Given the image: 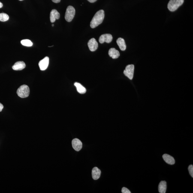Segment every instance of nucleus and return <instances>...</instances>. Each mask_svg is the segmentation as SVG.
Segmentation results:
<instances>
[{
  "label": "nucleus",
  "instance_id": "1",
  "mask_svg": "<svg viewBox=\"0 0 193 193\" xmlns=\"http://www.w3.org/2000/svg\"><path fill=\"white\" fill-rule=\"evenodd\" d=\"M104 18V12L103 10H100L95 13L92 20L91 21V28H94L96 27L102 23Z\"/></svg>",
  "mask_w": 193,
  "mask_h": 193
},
{
  "label": "nucleus",
  "instance_id": "2",
  "mask_svg": "<svg viewBox=\"0 0 193 193\" xmlns=\"http://www.w3.org/2000/svg\"><path fill=\"white\" fill-rule=\"evenodd\" d=\"M16 93L18 96L20 98H26L29 95L30 89L29 87L26 85H22L18 89Z\"/></svg>",
  "mask_w": 193,
  "mask_h": 193
},
{
  "label": "nucleus",
  "instance_id": "3",
  "mask_svg": "<svg viewBox=\"0 0 193 193\" xmlns=\"http://www.w3.org/2000/svg\"><path fill=\"white\" fill-rule=\"evenodd\" d=\"M184 0H170L168 4V8L171 12L175 11L183 4Z\"/></svg>",
  "mask_w": 193,
  "mask_h": 193
},
{
  "label": "nucleus",
  "instance_id": "4",
  "mask_svg": "<svg viewBox=\"0 0 193 193\" xmlns=\"http://www.w3.org/2000/svg\"><path fill=\"white\" fill-rule=\"evenodd\" d=\"M76 10L72 6H69L66 11L65 16V20L68 22L72 21L75 15Z\"/></svg>",
  "mask_w": 193,
  "mask_h": 193
},
{
  "label": "nucleus",
  "instance_id": "5",
  "mask_svg": "<svg viewBox=\"0 0 193 193\" xmlns=\"http://www.w3.org/2000/svg\"><path fill=\"white\" fill-rule=\"evenodd\" d=\"M134 67L133 64H130L127 66L123 72L124 74L130 80H132L134 77Z\"/></svg>",
  "mask_w": 193,
  "mask_h": 193
},
{
  "label": "nucleus",
  "instance_id": "6",
  "mask_svg": "<svg viewBox=\"0 0 193 193\" xmlns=\"http://www.w3.org/2000/svg\"><path fill=\"white\" fill-rule=\"evenodd\" d=\"M113 39V37L112 35L110 34H102L100 37L99 41L100 43H104L105 42L107 43L111 42Z\"/></svg>",
  "mask_w": 193,
  "mask_h": 193
},
{
  "label": "nucleus",
  "instance_id": "7",
  "mask_svg": "<svg viewBox=\"0 0 193 193\" xmlns=\"http://www.w3.org/2000/svg\"><path fill=\"white\" fill-rule=\"evenodd\" d=\"M49 63V58L46 57L43 59L41 60L39 63L38 65L40 70L44 71L47 69Z\"/></svg>",
  "mask_w": 193,
  "mask_h": 193
},
{
  "label": "nucleus",
  "instance_id": "8",
  "mask_svg": "<svg viewBox=\"0 0 193 193\" xmlns=\"http://www.w3.org/2000/svg\"><path fill=\"white\" fill-rule=\"evenodd\" d=\"M88 46L91 51L94 52L98 48V43L95 38H92L88 42Z\"/></svg>",
  "mask_w": 193,
  "mask_h": 193
},
{
  "label": "nucleus",
  "instance_id": "9",
  "mask_svg": "<svg viewBox=\"0 0 193 193\" xmlns=\"http://www.w3.org/2000/svg\"><path fill=\"white\" fill-rule=\"evenodd\" d=\"M72 145L73 149L77 151H79L82 147V143L80 140L78 138H74L72 140Z\"/></svg>",
  "mask_w": 193,
  "mask_h": 193
},
{
  "label": "nucleus",
  "instance_id": "10",
  "mask_svg": "<svg viewBox=\"0 0 193 193\" xmlns=\"http://www.w3.org/2000/svg\"><path fill=\"white\" fill-rule=\"evenodd\" d=\"M60 15L57 10H53L50 12V19L51 22L54 23L56 19H58L60 18Z\"/></svg>",
  "mask_w": 193,
  "mask_h": 193
},
{
  "label": "nucleus",
  "instance_id": "11",
  "mask_svg": "<svg viewBox=\"0 0 193 193\" xmlns=\"http://www.w3.org/2000/svg\"><path fill=\"white\" fill-rule=\"evenodd\" d=\"M25 64L23 61H18L16 63L12 66V69L15 71H20L25 68Z\"/></svg>",
  "mask_w": 193,
  "mask_h": 193
},
{
  "label": "nucleus",
  "instance_id": "12",
  "mask_svg": "<svg viewBox=\"0 0 193 193\" xmlns=\"http://www.w3.org/2000/svg\"><path fill=\"white\" fill-rule=\"evenodd\" d=\"M162 158L164 160L167 164L170 165H173L175 164V161L173 157L167 154H164L163 155Z\"/></svg>",
  "mask_w": 193,
  "mask_h": 193
},
{
  "label": "nucleus",
  "instance_id": "13",
  "mask_svg": "<svg viewBox=\"0 0 193 193\" xmlns=\"http://www.w3.org/2000/svg\"><path fill=\"white\" fill-rule=\"evenodd\" d=\"M92 177L94 180L99 179L101 174V170L97 167H94L92 170Z\"/></svg>",
  "mask_w": 193,
  "mask_h": 193
},
{
  "label": "nucleus",
  "instance_id": "14",
  "mask_svg": "<svg viewBox=\"0 0 193 193\" xmlns=\"http://www.w3.org/2000/svg\"><path fill=\"white\" fill-rule=\"evenodd\" d=\"M108 55L113 59H117L120 56V53L119 51L115 48L110 49L108 51Z\"/></svg>",
  "mask_w": 193,
  "mask_h": 193
},
{
  "label": "nucleus",
  "instance_id": "15",
  "mask_svg": "<svg viewBox=\"0 0 193 193\" xmlns=\"http://www.w3.org/2000/svg\"><path fill=\"white\" fill-rule=\"evenodd\" d=\"M116 42L121 50L124 51L126 49V44H125V40L123 38H119L117 40Z\"/></svg>",
  "mask_w": 193,
  "mask_h": 193
},
{
  "label": "nucleus",
  "instance_id": "16",
  "mask_svg": "<svg viewBox=\"0 0 193 193\" xmlns=\"http://www.w3.org/2000/svg\"><path fill=\"white\" fill-rule=\"evenodd\" d=\"M158 191L160 193H165L167 189V183L165 181H161L158 185Z\"/></svg>",
  "mask_w": 193,
  "mask_h": 193
},
{
  "label": "nucleus",
  "instance_id": "17",
  "mask_svg": "<svg viewBox=\"0 0 193 193\" xmlns=\"http://www.w3.org/2000/svg\"><path fill=\"white\" fill-rule=\"evenodd\" d=\"M74 85L76 86L77 91L79 93L82 94L86 93V88L84 87L80 83L76 82L74 83Z\"/></svg>",
  "mask_w": 193,
  "mask_h": 193
},
{
  "label": "nucleus",
  "instance_id": "18",
  "mask_svg": "<svg viewBox=\"0 0 193 193\" xmlns=\"http://www.w3.org/2000/svg\"><path fill=\"white\" fill-rule=\"evenodd\" d=\"M21 43L22 45L27 47H31L33 44L32 42L29 40H24L21 41Z\"/></svg>",
  "mask_w": 193,
  "mask_h": 193
},
{
  "label": "nucleus",
  "instance_id": "19",
  "mask_svg": "<svg viewBox=\"0 0 193 193\" xmlns=\"http://www.w3.org/2000/svg\"><path fill=\"white\" fill-rule=\"evenodd\" d=\"M9 19V16L8 14L5 13H0V21H7Z\"/></svg>",
  "mask_w": 193,
  "mask_h": 193
},
{
  "label": "nucleus",
  "instance_id": "20",
  "mask_svg": "<svg viewBox=\"0 0 193 193\" xmlns=\"http://www.w3.org/2000/svg\"><path fill=\"white\" fill-rule=\"evenodd\" d=\"M188 170L191 177H193V166L192 165H190L188 166Z\"/></svg>",
  "mask_w": 193,
  "mask_h": 193
},
{
  "label": "nucleus",
  "instance_id": "21",
  "mask_svg": "<svg viewBox=\"0 0 193 193\" xmlns=\"http://www.w3.org/2000/svg\"><path fill=\"white\" fill-rule=\"evenodd\" d=\"M122 193H131V192L128 188L123 187L122 188Z\"/></svg>",
  "mask_w": 193,
  "mask_h": 193
},
{
  "label": "nucleus",
  "instance_id": "22",
  "mask_svg": "<svg viewBox=\"0 0 193 193\" xmlns=\"http://www.w3.org/2000/svg\"><path fill=\"white\" fill-rule=\"evenodd\" d=\"M4 106L3 105L0 103V112L2 111L3 109V108Z\"/></svg>",
  "mask_w": 193,
  "mask_h": 193
},
{
  "label": "nucleus",
  "instance_id": "23",
  "mask_svg": "<svg viewBox=\"0 0 193 193\" xmlns=\"http://www.w3.org/2000/svg\"><path fill=\"white\" fill-rule=\"evenodd\" d=\"M52 1L55 3H59L61 1V0H52Z\"/></svg>",
  "mask_w": 193,
  "mask_h": 193
},
{
  "label": "nucleus",
  "instance_id": "24",
  "mask_svg": "<svg viewBox=\"0 0 193 193\" xmlns=\"http://www.w3.org/2000/svg\"><path fill=\"white\" fill-rule=\"evenodd\" d=\"M87 1H89V2L93 3L95 2L97 0H87Z\"/></svg>",
  "mask_w": 193,
  "mask_h": 193
},
{
  "label": "nucleus",
  "instance_id": "25",
  "mask_svg": "<svg viewBox=\"0 0 193 193\" xmlns=\"http://www.w3.org/2000/svg\"><path fill=\"white\" fill-rule=\"evenodd\" d=\"M3 6V4L1 2H0V8H2Z\"/></svg>",
  "mask_w": 193,
  "mask_h": 193
},
{
  "label": "nucleus",
  "instance_id": "26",
  "mask_svg": "<svg viewBox=\"0 0 193 193\" xmlns=\"http://www.w3.org/2000/svg\"><path fill=\"white\" fill-rule=\"evenodd\" d=\"M52 27L54 26V25L53 24L52 25Z\"/></svg>",
  "mask_w": 193,
  "mask_h": 193
},
{
  "label": "nucleus",
  "instance_id": "27",
  "mask_svg": "<svg viewBox=\"0 0 193 193\" xmlns=\"http://www.w3.org/2000/svg\"><path fill=\"white\" fill-rule=\"evenodd\" d=\"M19 1H23V0H19Z\"/></svg>",
  "mask_w": 193,
  "mask_h": 193
}]
</instances>
